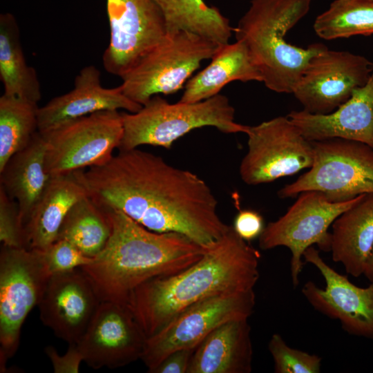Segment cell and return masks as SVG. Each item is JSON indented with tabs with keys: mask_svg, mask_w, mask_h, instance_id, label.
<instances>
[{
	"mask_svg": "<svg viewBox=\"0 0 373 373\" xmlns=\"http://www.w3.org/2000/svg\"><path fill=\"white\" fill-rule=\"evenodd\" d=\"M75 173L97 204L119 210L149 230L179 233L209 248L230 227L204 180L138 148Z\"/></svg>",
	"mask_w": 373,
	"mask_h": 373,
	"instance_id": "6da1fadb",
	"label": "cell"
},
{
	"mask_svg": "<svg viewBox=\"0 0 373 373\" xmlns=\"http://www.w3.org/2000/svg\"><path fill=\"white\" fill-rule=\"evenodd\" d=\"M260 252L230 226L196 262L137 287L126 306L147 337L191 305L208 298L254 289L259 279Z\"/></svg>",
	"mask_w": 373,
	"mask_h": 373,
	"instance_id": "7a4b0ae2",
	"label": "cell"
},
{
	"mask_svg": "<svg viewBox=\"0 0 373 373\" xmlns=\"http://www.w3.org/2000/svg\"><path fill=\"white\" fill-rule=\"evenodd\" d=\"M102 209L111 224L109 240L91 262L80 267L102 302L126 305L140 285L184 270L209 249L179 233L149 230L119 210Z\"/></svg>",
	"mask_w": 373,
	"mask_h": 373,
	"instance_id": "3957f363",
	"label": "cell"
},
{
	"mask_svg": "<svg viewBox=\"0 0 373 373\" xmlns=\"http://www.w3.org/2000/svg\"><path fill=\"white\" fill-rule=\"evenodd\" d=\"M312 0H251L233 28L246 46L265 86L279 93H292L309 60L327 48L312 44L306 48L287 43L286 33L310 9Z\"/></svg>",
	"mask_w": 373,
	"mask_h": 373,
	"instance_id": "277c9868",
	"label": "cell"
},
{
	"mask_svg": "<svg viewBox=\"0 0 373 373\" xmlns=\"http://www.w3.org/2000/svg\"><path fill=\"white\" fill-rule=\"evenodd\" d=\"M123 136L119 150L142 145L170 149L190 131L204 126L225 133H247L249 126L235 121V109L229 99L218 94L198 102L171 104L158 95L152 97L136 113H122Z\"/></svg>",
	"mask_w": 373,
	"mask_h": 373,
	"instance_id": "5b68a950",
	"label": "cell"
},
{
	"mask_svg": "<svg viewBox=\"0 0 373 373\" xmlns=\"http://www.w3.org/2000/svg\"><path fill=\"white\" fill-rule=\"evenodd\" d=\"M314 162L309 171L278 192L280 198L316 191L331 202L350 200L373 193V148L354 140L332 138L312 142Z\"/></svg>",
	"mask_w": 373,
	"mask_h": 373,
	"instance_id": "8992f818",
	"label": "cell"
},
{
	"mask_svg": "<svg viewBox=\"0 0 373 373\" xmlns=\"http://www.w3.org/2000/svg\"><path fill=\"white\" fill-rule=\"evenodd\" d=\"M220 45L198 35L179 31L163 39L121 78L124 94L144 105L152 97L181 89L202 61Z\"/></svg>",
	"mask_w": 373,
	"mask_h": 373,
	"instance_id": "52a82bcc",
	"label": "cell"
},
{
	"mask_svg": "<svg viewBox=\"0 0 373 373\" xmlns=\"http://www.w3.org/2000/svg\"><path fill=\"white\" fill-rule=\"evenodd\" d=\"M51 275L41 251L2 246L0 254V366L18 350L23 323Z\"/></svg>",
	"mask_w": 373,
	"mask_h": 373,
	"instance_id": "ba28073f",
	"label": "cell"
},
{
	"mask_svg": "<svg viewBox=\"0 0 373 373\" xmlns=\"http://www.w3.org/2000/svg\"><path fill=\"white\" fill-rule=\"evenodd\" d=\"M41 134L46 171L52 177L68 174L103 164L113 156L123 136L122 115L99 111Z\"/></svg>",
	"mask_w": 373,
	"mask_h": 373,
	"instance_id": "9c48e42d",
	"label": "cell"
},
{
	"mask_svg": "<svg viewBox=\"0 0 373 373\" xmlns=\"http://www.w3.org/2000/svg\"><path fill=\"white\" fill-rule=\"evenodd\" d=\"M363 195L350 200L334 202L318 191L300 193L283 216L265 227L259 237L260 248L268 250L283 246L289 249L291 256V277L292 284L296 287L299 284L305 251L316 245L321 250L330 251L329 227Z\"/></svg>",
	"mask_w": 373,
	"mask_h": 373,
	"instance_id": "30bf717a",
	"label": "cell"
},
{
	"mask_svg": "<svg viewBox=\"0 0 373 373\" xmlns=\"http://www.w3.org/2000/svg\"><path fill=\"white\" fill-rule=\"evenodd\" d=\"M255 305L254 289L222 294L201 300L147 337L141 360L148 372H151L171 353L182 349H195L221 325L249 318Z\"/></svg>",
	"mask_w": 373,
	"mask_h": 373,
	"instance_id": "8fae6325",
	"label": "cell"
},
{
	"mask_svg": "<svg viewBox=\"0 0 373 373\" xmlns=\"http://www.w3.org/2000/svg\"><path fill=\"white\" fill-rule=\"evenodd\" d=\"M246 135L247 151L240 164L239 173L247 184L271 182L309 169L313 164L312 142L287 116L249 126Z\"/></svg>",
	"mask_w": 373,
	"mask_h": 373,
	"instance_id": "7c38bea8",
	"label": "cell"
},
{
	"mask_svg": "<svg viewBox=\"0 0 373 373\" xmlns=\"http://www.w3.org/2000/svg\"><path fill=\"white\" fill-rule=\"evenodd\" d=\"M372 70L373 62L362 55L327 48L309 60L292 93L303 110L329 114L364 86Z\"/></svg>",
	"mask_w": 373,
	"mask_h": 373,
	"instance_id": "4fadbf2b",
	"label": "cell"
},
{
	"mask_svg": "<svg viewBox=\"0 0 373 373\" xmlns=\"http://www.w3.org/2000/svg\"><path fill=\"white\" fill-rule=\"evenodd\" d=\"M110 42L102 56L104 68L122 77L166 34L153 0H106Z\"/></svg>",
	"mask_w": 373,
	"mask_h": 373,
	"instance_id": "5bb4252c",
	"label": "cell"
},
{
	"mask_svg": "<svg viewBox=\"0 0 373 373\" xmlns=\"http://www.w3.org/2000/svg\"><path fill=\"white\" fill-rule=\"evenodd\" d=\"M146 339L126 305L103 301L77 345L88 366L117 368L141 359Z\"/></svg>",
	"mask_w": 373,
	"mask_h": 373,
	"instance_id": "9a60e30c",
	"label": "cell"
},
{
	"mask_svg": "<svg viewBox=\"0 0 373 373\" xmlns=\"http://www.w3.org/2000/svg\"><path fill=\"white\" fill-rule=\"evenodd\" d=\"M303 257L316 267L325 282V288L307 281L302 294L318 312L341 323L348 334L373 341V281L360 287L328 265L318 250L308 247Z\"/></svg>",
	"mask_w": 373,
	"mask_h": 373,
	"instance_id": "2e32d148",
	"label": "cell"
},
{
	"mask_svg": "<svg viewBox=\"0 0 373 373\" xmlns=\"http://www.w3.org/2000/svg\"><path fill=\"white\" fill-rule=\"evenodd\" d=\"M101 302L81 268L54 274L38 305L40 319L57 338L77 343Z\"/></svg>",
	"mask_w": 373,
	"mask_h": 373,
	"instance_id": "e0dca14e",
	"label": "cell"
},
{
	"mask_svg": "<svg viewBox=\"0 0 373 373\" xmlns=\"http://www.w3.org/2000/svg\"><path fill=\"white\" fill-rule=\"evenodd\" d=\"M142 105L128 98L120 86L104 88L94 66L82 68L70 92L52 98L38 109V131L45 133L72 120L104 111L136 113Z\"/></svg>",
	"mask_w": 373,
	"mask_h": 373,
	"instance_id": "ac0fdd59",
	"label": "cell"
},
{
	"mask_svg": "<svg viewBox=\"0 0 373 373\" xmlns=\"http://www.w3.org/2000/svg\"><path fill=\"white\" fill-rule=\"evenodd\" d=\"M287 116L310 142L341 138L373 148V70L367 83L333 112L320 115L292 111Z\"/></svg>",
	"mask_w": 373,
	"mask_h": 373,
	"instance_id": "d6986e66",
	"label": "cell"
},
{
	"mask_svg": "<svg viewBox=\"0 0 373 373\" xmlns=\"http://www.w3.org/2000/svg\"><path fill=\"white\" fill-rule=\"evenodd\" d=\"M253 354L248 318L231 321L195 347L187 373H250Z\"/></svg>",
	"mask_w": 373,
	"mask_h": 373,
	"instance_id": "ffe728a7",
	"label": "cell"
},
{
	"mask_svg": "<svg viewBox=\"0 0 373 373\" xmlns=\"http://www.w3.org/2000/svg\"><path fill=\"white\" fill-rule=\"evenodd\" d=\"M88 195L75 171L52 177L24 225L26 248L43 250L54 242L71 207Z\"/></svg>",
	"mask_w": 373,
	"mask_h": 373,
	"instance_id": "44dd1931",
	"label": "cell"
},
{
	"mask_svg": "<svg viewBox=\"0 0 373 373\" xmlns=\"http://www.w3.org/2000/svg\"><path fill=\"white\" fill-rule=\"evenodd\" d=\"M46 144L38 131L30 143L15 153L0 170V183L18 204L23 227L52 176L45 166Z\"/></svg>",
	"mask_w": 373,
	"mask_h": 373,
	"instance_id": "7402d4cb",
	"label": "cell"
},
{
	"mask_svg": "<svg viewBox=\"0 0 373 373\" xmlns=\"http://www.w3.org/2000/svg\"><path fill=\"white\" fill-rule=\"evenodd\" d=\"M332 260L354 277L363 274L373 246V193L365 194L333 222Z\"/></svg>",
	"mask_w": 373,
	"mask_h": 373,
	"instance_id": "603a6c76",
	"label": "cell"
},
{
	"mask_svg": "<svg viewBox=\"0 0 373 373\" xmlns=\"http://www.w3.org/2000/svg\"><path fill=\"white\" fill-rule=\"evenodd\" d=\"M211 59L207 67L187 81L180 102L193 103L211 98L233 81H262L241 41L220 45Z\"/></svg>",
	"mask_w": 373,
	"mask_h": 373,
	"instance_id": "cb8c5ba5",
	"label": "cell"
},
{
	"mask_svg": "<svg viewBox=\"0 0 373 373\" xmlns=\"http://www.w3.org/2000/svg\"><path fill=\"white\" fill-rule=\"evenodd\" d=\"M0 77L3 94L38 104L39 82L35 70L26 61L19 27L10 13L0 15Z\"/></svg>",
	"mask_w": 373,
	"mask_h": 373,
	"instance_id": "d4e9b609",
	"label": "cell"
},
{
	"mask_svg": "<svg viewBox=\"0 0 373 373\" xmlns=\"http://www.w3.org/2000/svg\"><path fill=\"white\" fill-rule=\"evenodd\" d=\"M162 12L166 33L189 32L219 45L233 32L228 18L203 0H153Z\"/></svg>",
	"mask_w": 373,
	"mask_h": 373,
	"instance_id": "484cf974",
	"label": "cell"
},
{
	"mask_svg": "<svg viewBox=\"0 0 373 373\" xmlns=\"http://www.w3.org/2000/svg\"><path fill=\"white\" fill-rule=\"evenodd\" d=\"M111 233V224L105 211L89 196L76 202L68 212L57 240H68L90 258L105 247Z\"/></svg>",
	"mask_w": 373,
	"mask_h": 373,
	"instance_id": "4316f807",
	"label": "cell"
},
{
	"mask_svg": "<svg viewBox=\"0 0 373 373\" xmlns=\"http://www.w3.org/2000/svg\"><path fill=\"white\" fill-rule=\"evenodd\" d=\"M37 103L3 94L0 97V170L38 132Z\"/></svg>",
	"mask_w": 373,
	"mask_h": 373,
	"instance_id": "83f0119b",
	"label": "cell"
},
{
	"mask_svg": "<svg viewBox=\"0 0 373 373\" xmlns=\"http://www.w3.org/2000/svg\"><path fill=\"white\" fill-rule=\"evenodd\" d=\"M313 28L323 39L373 34V1L334 0L315 19Z\"/></svg>",
	"mask_w": 373,
	"mask_h": 373,
	"instance_id": "f1b7e54d",
	"label": "cell"
},
{
	"mask_svg": "<svg viewBox=\"0 0 373 373\" xmlns=\"http://www.w3.org/2000/svg\"><path fill=\"white\" fill-rule=\"evenodd\" d=\"M276 373H319L321 357L289 347L278 334H274L268 343Z\"/></svg>",
	"mask_w": 373,
	"mask_h": 373,
	"instance_id": "f546056e",
	"label": "cell"
},
{
	"mask_svg": "<svg viewBox=\"0 0 373 373\" xmlns=\"http://www.w3.org/2000/svg\"><path fill=\"white\" fill-rule=\"evenodd\" d=\"M41 251L46 269L51 276L80 268L93 260L73 243L63 239L56 240Z\"/></svg>",
	"mask_w": 373,
	"mask_h": 373,
	"instance_id": "4dcf8cb0",
	"label": "cell"
},
{
	"mask_svg": "<svg viewBox=\"0 0 373 373\" xmlns=\"http://www.w3.org/2000/svg\"><path fill=\"white\" fill-rule=\"evenodd\" d=\"M0 240L3 246L26 248L17 202L0 186Z\"/></svg>",
	"mask_w": 373,
	"mask_h": 373,
	"instance_id": "1f68e13d",
	"label": "cell"
},
{
	"mask_svg": "<svg viewBox=\"0 0 373 373\" xmlns=\"http://www.w3.org/2000/svg\"><path fill=\"white\" fill-rule=\"evenodd\" d=\"M235 231L247 242L259 238L265 228L262 216L251 209L239 211L235 218L233 226Z\"/></svg>",
	"mask_w": 373,
	"mask_h": 373,
	"instance_id": "d6a6232c",
	"label": "cell"
},
{
	"mask_svg": "<svg viewBox=\"0 0 373 373\" xmlns=\"http://www.w3.org/2000/svg\"><path fill=\"white\" fill-rule=\"evenodd\" d=\"M45 352L55 373H77L81 362L84 361L77 343L69 344L67 352L63 356L59 355L52 346H47Z\"/></svg>",
	"mask_w": 373,
	"mask_h": 373,
	"instance_id": "836d02e7",
	"label": "cell"
},
{
	"mask_svg": "<svg viewBox=\"0 0 373 373\" xmlns=\"http://www.w3.org/2000/svg\"><path fill=\"white\" fill-rule=\"evenodd\" d=\"M195 349H182L171 353L151 373H187Z\"/></svg>",
	"mask_w": 373,
	"mask_h": 373,
	"instance_id": "e575fe53",
	"label": "cell"
},
{
	"mask_svg": "<svg viewBox=\"0 0 373 373\" xmlns=\"http://www.w3.org/2000/svg\"><path fill=\"white\" fill-rule=\"evenodd\" d=\"M363 274L370 281H373V246L367 258Z\"/></svg>",
	"mask_w": 373,
	"mask_h": 373,
	"instance_id": "d590c367",
	"label": "cell"
},
{
	"mask_svg": "<svg viewBox=\"0 0 373 373\" xmlns=\"http://www.w3.org/2000/svg\"><path fill=\"white\" fill-rule=\"evenodd\" d=\"M371 1H373V0H371Z\"/></svg>",
	"mask_w": 373,
	"mask_h": 373,
	"instance_id": "8d00e7d4",
	"label": "cell"
}]
</instances>
